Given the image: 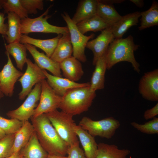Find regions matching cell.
<instances>
[{"label":"cell","mask_w":158,"mask_h":158,"mask_svg":"<svg viewBox=\"0 0 158 158\" xmlns=\"http://www.w3.org/2000/svg\"><path fill=\"white\" fill-rule=\"evenodd\" d=\"M30 119L40 144L48 154L66 156L69 146L59 136L46 114Z\"/></svg>","instance_id":"1"},{"label":"cell","mask_w":158,"mask_h":158,"mask_svg":"<svg viewBox=\"0 0 158 158\" xmlns=\"http://www.w3.org/2000/svg\"><path fill=\"white\" fill-rule=\"evenodd\" d=\"M139 47L135 44L131 35L124 38L114 39L109 44L104 55L107 69H110L118 62L126 61L130 63L133 69L139 73L140 64L134 55V51Z\"/></svg>","instance_id":"2"},{"label":"cell","mask_w":158,"mask_h":158,"mask_svg":"<svg viewBox=\"0 0 158 158\" xmlns=\"http://www.w3.org/2000/svg\"><path fill=\"white\" fill-rule=\"evenodd\" d=\"M90 85L70 90L62 97L59 108L73 116L80 115L87 111L96 96Z\"/></svg>","instance_id":"3"},{"label":"cell","mask_w":158,"mask_h":158,"mask_svg":"<svg viewBox=\"0 0 158 158\" xmlns=\"http://www.w3.org/2000/svg\"><path fill=\"white\" fill-rule=\"evenodd\" d=\"M61 138L69 146L79 142L75 132L73 116L57 109L45 114Z\"/></svg>","instance_id":"4"},{"label":"cell","mask_w":158,"mask_h":158,"mask_svg":"<svg viewBox=\"0 0 158 158\" xmlns=\"http://www.w3.org/2000/svg\"><path fill=\"white\" fill-rule=\"evenodd\" d=\"M50 6L46 10L39 16L35 18L28 17L21 19V34L27 35L31 32L54 33L58 35H63L69 32L67 27H59L49 24L47 20L51 16L48 15Z\"/></svg>","instance_id":"5"},{"label":"cell","mask_w":158,"mask_h":158,"mask_svg":"<svg viewBox=\"0 0 158 158\" xmlns=\"http://www.w3.org/2000/svg\"><path fill=\"white\" fill-rule=\"evenodd\" d=\"M78 125L93 136H99L109 139L115 134L120 127V121L112 117L99 121H94L88 117H83Z\"/></svg>","instance_id":"6"},{"label":"cell","mask_w":158,"mask_h":158,"mask_svg":"<svg viewBox=\"0 0 158 158\" xmlns=\"http://www.w3.org/2000/svg\"><path fill=\"white\" fill-rule=\"evenodd\" d=\"M61 16L66 23L69 30L73 49V56L80 62H85L87 58L85 54V49L89 40L94 37V34H92L87 36L82 34L67 12L62 13Z\"/></svg>","instance_id":"7"},{"label":"cell","mask_w":158,"mask_h":158,"mask_svg":"<svg viewBox=\"0 0 158 158\" xmlns=\"http://www.w3.org/2000/svg\"><path fill=\"white\" fill-rule=\"evenodd\" d=\"M41 90L40 82L35 85L23 103L17 108L8 111L7 116L11 118H16L23 122L28 121L32 116L38 105Z\"/></svg>","instance_id":"8"},{"label":"cell","mask_w":158,"mask_h":158,"mask_svg":"<svg viewBox=\"0 0 158 158\" xmlns=\"http://www.w3.org/2000/svg\"><path fill=\"white\" fill-rule=\"evenodd\" d=\"M27 68L18 81L20 83L22 90L19 94V99L24 100L32 90L34 85L46 78L42 69L35 63L27 58Z\"/></svg>","instance_id":"9"},{"label":"cell","mask_w":158,"mask_h":158,"mask_svg":"<svg viewBox=\"0 0 158 158\" xmlns=\"http://www.w3.org/2000/svg\"><path fill=\"white\" fill-rule=\"evenodd\" d=\"M41 90L39 103L32 116L46 114L59 108L62 97L57 94L45 79L41 82Z\"/></svg>","instance_id":"10"},{"label":"cell","mask_w":158,"mask_h":158,"mask_svg":"<svg viewBox=\"0 0 158 158\" xmlns=\"http://www.w3.org/2000/svg\"><path fill=\"white\" fill-rule=\"evenodd\" d=\"M6 54L8 61L0 72V85L4 95L11 97L13 95L15 83L23 73L15 67L9 54L6 51Z\"/></svg>","instance_id":"11"},{"label":"cell","mask_w":158,"mask_h":158,"mask_svg":"<svg viewBox=\"0 0 158 158\" xmlns=\"http://www.w3.org/2000/svg\"><path fill=\"white\" fill-rule=\"evenodd\" d=\"M138 89L145 99L151 101H158V69L144 74L139 81Z\"/></svg>","instance_id":"12"},{"label":"cell","mask_w":158,"mask_h":158,"mask_svg":"<svg viewBox=\"0 0 158 158\" xmlns=\"http://www.w3.org/2000/svg\"><path fill=\"white\" fill-rule=\"evenodd\" d=\"M114 39L111 27H110L102 31L96 38L87 42L86 47L93 52V65L95 66L97 60L104 55L109 44Z\"/></svg>","instance_id":"13"},{"label":"cell","mask_w":158,"mask_h":158,"mask_svg":"<svg viewBox=\"0 0 158 158\" xmlns=\"http://www.w3.org/2000/svg\"><path fill=\"white\" fill-rule=\"evenodd\" d=\"M24 44L33 58L35 63L40 68L48 70L54 75L61 77L59 63L53 60L44 53L39 52L35 46L28 44Z\"/></svg>","instance_id":"14"},{"label":"cell","mask_w":158,"mask_h":158,"mask_svg":"<svg viewBox=\"0 0 158 158\" xmlns=\"http://www.w3.org/2000/svg\"><path fill=\"white\" fill-rule=\"evenodd\" d=\"M47 79V81L51 88L58 95L62 97L69 90L90 85L89 82L78 83L66 78L54 75L48 73L46 70H43Z\"/></svg>","instance_id":"15"},{"label":"cell","mask_w":158,"mask_h":158,"mask_svg":"<svg viewBox=\"0 0 158 158\" xmlns=\"http://www.w3.org/2000/svg\"><path fill=\"white\" fill-rule=\"evenodd\" d=\"M60 67L65 78L73 81L79 80L84 74L80 61L72 56L60 63Z\"/></svg>","instance_id":"16"},{"label":"cell","mask_w":158,"mask_h":158,"mask_svg":"<svg viewBox=\"0 0 158 158\" xmlns=\"http://www.w3.org/2000/svg\"><path fill=\"white\" fill-rule=\"evenodd\" d=\"M62 35H58L54 38L45 40L37 39L31 37L27 35L21 34L19 42L23 44H28L41 49L50 57L58 44Z\"/></svg>","instance_id":"17"},{"label":"cell","mask_w":158,"mask_h":158,"mask_svg":"<svg viewBox=\"0 0 158 158\" xmlns=\"http://www.w3.org/2000/svg\"><path fill=\"white\" fill-rule=\"evenodd\" d=\"M74 130L83 149L85 158H96L98 144L95 137L79 125H76Z\"/></svg>","instance_id":"18"},{"label":"cell","mask_w":158,"mask_h":158,"mask_svg":"<svg viewBox=\"0 0 158 158\" xmlns=\"http://www.w3.org/2000/svg\"><path fill=\"white\" fill-rule=\"evenodd\" d=\"M140 16V12L136 11L122 16L121 18L111 27L114 38H122L130 27L137 25Z\"/></svg>","instance_id":"19"},{"label":"cell","mask_w":158,"mask_h":158,"mask_svg":"<svg viewBox=\"0 0 158 158\" xmlns=\"http://www.w3.org/2000/svg\"><path fill=\"white\" fill-rule=\"evenodd\" d=\"M98 1L97 0H83L78 4L72 20L77 24L97 15Z\"/></svg>","instance_id":"20"},{"label":"cell","mask_w":158,"mask_h":158,"mask_svg":"<svg viewBox=\"0 0 158 158\" xmlns=\"http://www.w3.org/2000/svg\"><path fill=\"white\" fill-rule=\"evenodd\" d=\"M73 53V49L69 32L62 35L50 58L60 63L72 56Z\"/></svg>","instance_id":"21"},{"label":"cell","mask_w":158,"mask_h":158,"mask_svg":"<svg viewBox=\"0 0 158 158\" xmlns=\"http://www.w3.org/2000/svg\"><path fill=\"white\" fill-rule=\"evenodd\" d=\"M34 132L33 127L28 121L24 122L21 128L15 133L12 154L19 152L27 144Z\"/></svg>","instance_id":"22"},{"label":"cell","mask_w":158,"mask_h":158,"mask_svg":"<svg viewBox=\"0 0 158 158\" xmlns=\"http://www.w3.org/2000/svg\"><path fill=\"white\" fill-rule=\"evenodd\" d=\"M95 70L90 83V88L92 92L103 89L104 87L105 75L107 64L104 55L96 62Z\"/></svg>","instance_id":"23"},{"label":"cell","mask_w":158,"mask_h":158,"mask_svg":"<svg viewBox=\"0 0 158 158\" xmlns=\"http://www.w3.org/2000/svg\"><path fill=\"white\" fill-rule=\"evenodd\" d=\"M20 152L24 158H46L48 154L40 144L35 131Z\"/></svg>","instance_id":"24"},{"label":"cell","mask_w":158,"mask_h":158,"mask_svg":"<svg viewBox=\"0 0 158 158\" xmlns=\"http://www.w3.org/2000/svg\"><path fill=\"white\" fill-rule=\"evenodd\" d=\"M130 151L119 149L114 144L100 142L98 144L96 158H127Z\"/></svg>","instance_id":"25"},{"label":"cell","mask_w":158,"mask_h":158,"mask_svg":"<svg viewBox=\"0 0 158 158\" xmlns=\"http://www.w3.org/2000/svg\"><path fill=\"white\" fill-rule=\"evenodd\" d=\"M8 30L4 36L8 44L19 42L20 36L21 23L20 17L16 13L9 12L7 13Z\"/></svg>","instance_id":"26"},{"label":"cell","mask_w":158,"mask_h":158,"mask_svg":"<svg viewBox=\"0 0 158 158\" xmlns=\"http://www.w3.org/2000/svg\"><path fill=\"white\" fill-rule=\"evenodd\" d=\"M97 15L110 27H112L122 18L113 5L98 0Z\"/></svg>","instance_id":"27"},{"label":"cell","mask_w":158,"mask_h":158,"mask_svg":"<svg viewBox=\"0 0 158 158\" xmlns=\"http://www.w3.org/2000/svg\"><path fill=\"white\" fill-rule=\"evenodd\" d=\"M5 45L6 51L13 57L17 67L20 70H23L27 59V49L25 45L19 42H16L8 45L5 44Z\"/></svg>","instance_id":"28"},{"label":"cell","mask_w":158,"mask_h":158,"mask_svg":"<svg viewBox=\"0 0 158 158\" xmlns=\"http://www.w3.org/2000/svg\"><path fill=\"white\" fill-rule=\"evenodd\" d=\"M76 25L79 31L83 35L90 31H101L111 27L97 15Z\"/></svg>","instance_id":"29"},{"label":"cell","mask_w":158,"mask_h":158,"mask_svg":"<svg viewBox=\"0 0 158 158\" xmlns=\"http://www.w3.org/2000/svg\"><path fill=\"white\" fill-rule=\"evenodd\" d=\"M140 25L138 29L141 30L155 25H158V3L152 1L151 7L147 10L140 12Z\"/></svg>","instance_id":"30"},{"label":"cell","mask_w":158,"mask_h":158,"mask_svg":"<svg viewBox=\"0 0 158 158\" xmlns=\"http://www.w3.org/2000/svg\"><path fill=\"white\" fill-rule=\"evenodd\" d=\"M2 8L4 9V13H14L21 19L28 17V13L22 5L20 0H2Z\"/></svg>","instance_id":"31"},{"label":"cell","mask_w":158,"mask_h":158,"mask_svg":"<svg viewBox=\"0 0 158 158\" xmlns=\"http://www.w3.org/2000/svg\"><path fill=\"white\" fill-rule=\"evenodd\" d=\"M23 122L16 118L8 119L0 116V128L6 135L15 134L22 126Z\"/></svg>","instance_id":"32"},{"label":"cell","mask_w":158,"mask_h":158,"mask_svg":"<svg viewBox=\"0 0 158 158\" xmlns=\"http://www.w3.org/2000/svg\"><path fill=\"white\" fill-rule=\"evenodd\" d=\"M134 128L140 132L148 134H158V118L155 117L153 119L143 124L135 122L130 123Z\"/></svg>","instance_id":"33"},{"label":"cell","mask_w":158,"mask_h":158,"mask_svg":"<svg viewBox=\"0 0 158 158\" xmlns=\"http://www.w3.org/2000/svg\"><path fill=\"white\" fill-rule=\"evenodd\" d=\"M15 134L6 135L0 140V158H4L12 154Z\"/></svg>","instance_id":"34"},{"label":"cell","mask_w":158,"mask_h":158,"mask_svg":"<svg viewBox=\"0 0 158 158\" xmlns=\"http://www.w3.org/2000/svg\"><path fill=\"white\" fill-rule=\"evenodd\" d=\"M20 1L28 14H36L37 13V9L42 10L44 8L42 0H20Z\"/></svg>","instance_id":"35"},{"label":"cell","mask_w":158,"mask_h":158,"mask_svg":"<svg viewBox=\"0 0 158 158\" xmlns=\"http://www.w3.org/2000/svg\"><path fill=\"white\" fill-rule=\"evenodd\" d=\"M67 154L68 158H86L84 151L80 147L79 142L69 146Z\"/></svg>","instance_id":"36"},{"label":"cell","mask_w":158,"mask_h":158,"mask_svg":"<svg viewBox=\"0 0 158 158\" xmlns=\"http://www.w3.org/2000/svg\"><path fill=\"white\" fill-rule=\"evenodd\" d=\"M158 115V103L152 108L147 109L144 114L143 117L145 119L148 120L153 118Z\"/></svg>","instance_id":"37"},{"label":"cell","mask_w":158,"mask_h":158,"mask_svg":"<svg viewBox=\"0 0 158 158\" xmlns=\"http://www.w3.org/2000/svg\"><path fill=\"white\" fill-rule=\"evenodd\" d=\"M6 17H4V13L0 12V34L5 35L8 30L7 23H4Z\"/></svg>","instance_id":"38"},{"label":"cell","mask_w":158,"mask_h":158,"mask_svg":"<svg viewBox=\"0 0 158 158\" xmlns=\"http://www.w3.org/2000/svg\"><path fill=\"white\" fill-rule=\"evenodd\" d=\"M130 1L139 8L142 7L144 5V1L142 0H130Z\"/></svg>","instance_id":"39"},{"label":"cell","mask_w":158,"mask_h":158,"mask_svg":"<svg viewBox=\"0 0 158 158\" xmlns=\"http://www.w3.org/2000/svg\"><path fill=\"white\" fill-rule=\"evenodd\" d=\"M4 158H24L20 151L13 153L10 156Z\"/></svg>","instance_id":"40"},{"label":"cell","mask_w":158,"mask_h":158,"mask_svg":"<svg viewBox=\"0 0 158 158\" xmlns=\"http://www.w3.org/2000/svg\"><path fill=\"white\" fill-rule=\"evenodd\" d=\"M102 2L109 4L113 5V4H117L121 3L124 1L122 0H101Z\"/></svg>","instance_id":"41"},{"label":"cell","mask_w":158,"mask_h":158,"mask_svg":"<svg viewBox=\"0 0 158 158\" xmlns=\"http://www.w3.org/2000/svg\"><path fill=\"white\" fill-rule=\"evenodd\" d=\"M46 158H68V156H62L55 154H48Z\"/></svg>","instance_id":"42"},{"label":"cell","mask_w":158,"mask_h":158,"mask_svg":"<svg viewBox=\"0 0 158 158\" xmlns=\"http://www.w3.org/2000/svg\"><path fill=\"white\" fill-rule=\"evenodd\" d=\"M6 135L4 131L0 128V140L4 137Z\"/></svg>","instance_id":"43"},{"label":"cell","mask_w":158,"mask_h":158,"mask_svg":"<svg viewBox=\"0 0 158 158\" xmlns=\"http://www.w3.org/2000/svg\"><path fill=\"white\" fill-rule=\"evenodd\" d=\"M4 96V95L3 94V93L1 91L0 85V99L3 97Z\"/></svg>","instance_id":"44"}]
</instances>
